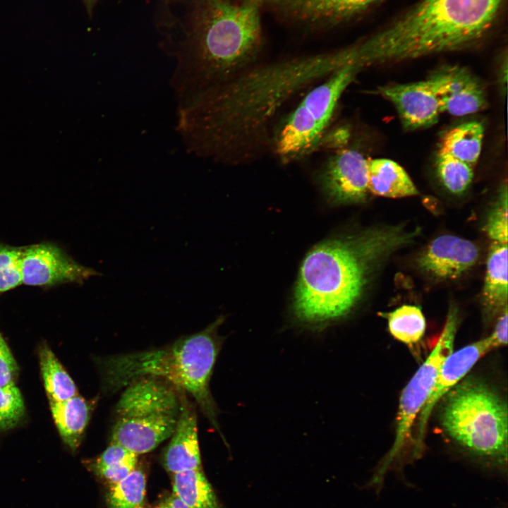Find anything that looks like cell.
<instances>
[{"mask_svg":"<svg viewBox=\"0 0 508 508\" xmlns=\"http://www.w3.org/2000/svg\"><path fill=\"white\" fill-rule=\"evenodd\" d=\"M473 167L447 155L437 154V176L443 186L452 194H462L469 188L473 179Z\"/></svg>","mask_w":508,"mask_h":508,"instance_id":"cell-27","label":"cell"},{"mask_svg":"<svg viewBox=\"0 0 508 508\" xmlns=\"http://www.w3.org/2000/svg\"><path fill=\"white\" fill-rule=\"evenodd\" d=\"M478 256V248L473 242L445 234L433 240L417 262L418 267L431 277L456 279L474 266Z\"/></svg>","mask_w":508,"mask_h":508,"instance_id":"cell-16","label":"cell"},{"mask_svg":"<svg viewBox=\"0 0 508 508\" xmlns=\"http://www.w3.org/2000/svg\"><path fill=\"white\" fill-rule=\"evenodd\" d=\"M39 357L50 403L63 401L78 394L75 382L47 344L40 346Z\"/></svg>","mask_w":508,"mask_h":508,"instance_id":"cell-23","label":"cell"},{"mask_svg":"<svg viewBox=\"0 0 508 508\" xmlns=\"http://www.w3.org/2000/svg\"><path fill=\"white\" fill-rule=\"evenodd\" d=\"M345 65L341 49L252 66L177 107L176 131L186 150L222 164L259 157L271 121L291 97Z\"/></svg>","mask_w":508,"mask_h":508,"instance_id":"cell-1","label":"cell"},{"mask_svg":"<svg viewBox=\"0 0 508 508\" xmlns=\"http://www.w3.org/2000/svg\"><path fill=\"white\" fill-rule=\"evenodd\" d=\"M143 471L134 468L126 477L111 485L107 495L109 508H140L145 495Z\"/></svg>","mask_w":508,"mask_h":508,"instance_id":"cell-26","label":"cell"},{"mask_svg":"<svg viewBox=\"0 0 508 508\" xmlns=\"http://www.w3.org/2000/svg\"><path fill=\"white\" fill-rule=\"evenodd\" d=\"M507 308L497 318L492 334L488 336L492 350L507 344Z\"/></svg>","mask_w":508,"mask_h":508,"instance_id":"cell-32","label":"cell"},{"mask_svg":"<svg viewBox=\"0 0 508 508\" xmlns=\"http://www.w3.org/2000/svg\"><path fill=\"white\" fill-rule=\"evenodd\" d=\"M21 284V248L0 245V295Z\"/></svg>","mask_w":508,"mask_h":508,"instance_id":"cell-29","label":"cell"},{"mask_svg":"<svg viewBox=\"0 0 508 508\" xmlns=\"http://www.w3.org/2000/svg\"><path fill=\"white\" fill-rule=\"evenodd\" d=\"M420 233L418 227L384 226L316 246L301 267L294 303L296 319L321 328L349 314L384 262Z\"/></svg>","mask_w":508,"mask_h":508,"instance_id":"cell-3","label":"cell"},{"mask_svg":"<svg viewBox=\"0 0 508 508\" xmlns=\"http://www.w3.org/2000/svg\"><path fill=\"white\" fill-rule=\"evenodd\" d=\"M437 97L440 112L462 116L478 112L487 105L484 87L467 68L445 65L427 78Z\"/></svg>","mask_w":508,"mask_h":508,"instance_id":"cell-12","label":"cell"},{"mask_svg":"<svg viewBox=\"0 0 508 508\" xmlns=\"http://www.w3.org/2000/svg\"><path fill=\"white\" fill-rule=\"evenodd\" d=\"M141 508V507H140Z\"/></svg>","mask_w":508,"mask_h":508,"instance_id":"cell-36","label":"cell"},{"mask_svg":"<svg viewBox=\"0 0 508 508\" xmlns=\"http://www.w3.org/2000/svg\"><path fill=\"white\" fill-rule=\"evenodd\" d=\"M224 317L205 329L166 347L107 356L99 361L104 391L114 392L142 377L164 378L197 401L225 441L217 421L218 409L210 381L223 339L218 334Z\"/></svg>","mask_w":508,"mask_h":508,"instance_id":"cell-5","label":"cell"},{"mask_svg":"<svg viewBox=\"0 0 508 508\" xmlns=\"http://www.w3.org/2000/svg\"><path fill=\"white\" fill-rule=\"evenodd\" d=\"M21 271L23 284L33 286L82 283L99 274L47 243L21 248Z\"/></svg>","mask_w":508,"mask_h":508,"instance_id":"cell-11","label":"cell"},{"mask_svg":"<svg viewBox=\"0 0 508 508\" xmlns=\"http://www.w3.org/2000/svg\"><path fill=\"white\" fill-rule=\"evenodd\" d=\"M116 407L111 442L138 455L170 437L181 410V399L159 378L142 377L125 387Z\"/></svg>","mask_w":508,"mask_h":508,"instance_id":"cell-7","label":"cell"},{"mask_svg":"<svg viewBox=\"0 0 508 508\" xmlns=\"http://www.w3.org/2000/svg\"><path fill=\"white\" fill-rule=\"evenodd\" d=\"M380 0H263L283 20L309 30L330 28L361 14Z\"/></svg>","mask_w":508,"mask_h":508,"instance_id":"cell-10","label":"cell"},{"mask_svg":"<svg viewBox=\"0 0 508 508\" xmlns=\"http://www.w3.org/2000/svg\"><path fill=\"white\" fill-rule=\"evenodd\" d=\"M458 310L451 304L445 323L435 347L403 389L397 416L395 439L370 484L379 485L388 468L401 454L412 426L434 387L441 365L453 351L458 325Z\"/></svg>","mask_w":508,"mask_h":508,"instance_id":"cell-9","label":"cell"},{"mask_svg":"<svg viewBox=\"0 0 508 508\" xmlns=\"http://www.w3.org/2000/svg\"><path fill=\"white\" fill-rule=\"evenodd\" d=\"M368 159L357 150L344 149L324 163L320 179L327 195L339 203L361 202L368 186Z\"/></svg>","mask_w":508,"mask_h":508,"instance_id":"cell-13","label":"cell"},{"mask_svg":"<svg viewBox=\"0 0 508 508\" xmlns=\"http://www.w3.org/2000/svg\"><path fill=\"white\" fill-rule=\"evenodd\" d=\"M173 493L188 508H221L218 498L201 468L174 473Z\"/></svg>","mask_w":508,"mask_h":508,"instance_id":"cell-22","label":"cell"},{"mask_svg":"<svg viewBox=\"0 0 508 508\" xmlns=\"http://www.w3.org/2000/svg\"><path fill=\"white\" fill-rule=\"evenodd\" d=\"M181 402L179 416L163 456L165 468L173 474L201 468L196 414L185 399Z\"/></svg>","mask_w":508,"mask_h":508,"instance_id":"cell-17","label":"cell"},{"mask_svg":"<svg viewBox=\"0 0 508 508\" xmlns=\"http://www.w3.org/2000/svg\"><path fill=\"white\" fill-rule=\"evenodd\" d=\"M482 298L488 317L507 308V243L492 242L486 265Z\"/></svg>","mask_w":508,"mask_h":508,"instance_id":"cell-18","label":"cell"},{"mask_svg":"<svg viewBox=\"0 0 508 508\" xmlns=\"http://www.w3.org/2000/svg\"><path fill=\"white\" fill-rule=\"evenodd\" d=\"M440 401V425L457 445L490 465L507 466V403L490 385L464 378Z\"/></svg>","mask_w":508,"mask_h":508,"instance_id":"cell-6","label":"cell"},{"mask_svg":"<svg viewBox=\"0 0 508 508\" xmlns=\"http://www.w3.org/2000/svg\"><path fill=\"white\" fill-rule=\"evenodd\" d=\"M89 16H92L95 6L99 0H82Z\"/></svg>","mask_w":508,"mask_h":508,"instance_id":"cell-34","label":"cell"},{"mask_svg":"<svg viewBox=\"0 0 508 508\" xmlns=\"http://www.w3.org/2000/svg\"><path fill=\"white\" fill-rule=\"evenodd\" d=\"M376 92L394 104L407 130L427 128L438 121V101L428 79L380 86Z\"/></svg>","mask_w":508,"mask_h":508,"instance_id":"cell-15","label":"cell"},{"mask_svg":"<svg viewBox=\"0 0 508 508\" xmlns=\"http://www.w3.org/2000/svg\"><path fill=\"white\" fill-rule=\"evenodd\" d=\"M484 132L483 124L478 121L456 126L442 136L438 152L473 167L481 153Z\"/></svg>","mask_w":508,"mask_h":508,"instance_id":"cell-21","label":"cell"},{"mask_svg":"<svg viewBox=\"0 0 508 508\" xmlns=\"http://www.w3.org/2000/svg\"><path fill=\"white\" fill-rule=\"evenodd\" d=\"M248 1L255 3V4H258L259 5H260L263 2V0H248Z\"/></svg>","mask_w":508,"mask_h":508,"instance_id":"cell-35","label":"cell"},{"mask_svg":"<svg viewBox=\"0 0 508 508\" xmlns=\"http://www.w3.org/2000/svg\"><path fill=\"white\" fill-rule=\"evenodd\" d=\"M492 350L488 337L455 352L452 351L445 358L439 370L432 392L418 414L413 449L414 456H418L423 449L427 424L435 406L452 387L464 379L482 356Z\"/></svg>","mask_w":508,"mask_h":508,"instance_id":"cell-14","label":"cell"},{"mask_svg":"<svg viewBox=\"0 0 508 508\" xmlns=\"http://www.w3.org/2000/svg\"><path fill=\"white\" fill-rule=\"evenodd\" d=\"M156 508H188L174 493L164 499Z\"/></svg>","mask_w":508,"mask_h":508,"instance_id":"cell-33","label":"cell"},{"mask_svg":"<svg viewBox=\"0 0 508 508\" xmlns=\"http://www.w3.org/2000/svg\"><path fill=\"white\" fill-rule=\"evenodd\" d=\"M507 185L502 184L497 199L488 214L484 230L493 242L507 243Z\"/></svg>","mask_w":508,"mask_h":508,"instance_id":"cell-30","label":"cell"},{"mask_svg":"<svg viewBox=\"0 0 508 508\" xmlns=\"http://www.w3.org/2000/svg\"><path fill=\"white\" fill-rule=\"evenodd\" d=\"M17 372L16 362L0 333V387L14 385Z\"/></svg>","mask_w":508,"mask_h":508,"instance_id":"cell-31","label":"cell"},{"mask_svg":"<svg viewBox=\"0 0 508 508\" xmlns=\"http://www.w3.org/2000/svg\"><path fill=\"white\" fill-rule=\"evenodd\" d=\"M24 413L23 399L15 384L0 387V434L16 427Z\"/></svg>","mask_w":508,"mask_h":508,"instance_id":"cell-28","label":"cell"},{"mask_svg":"<svg viewBox=\"0 0 508 508\" xmlns=\"http://www.w3.org/2000/svg\"><path fill=\"white\" fill-rule=\"evenodd\" d=\"M137 461V454L119 444L111 442L97 459L89 463V468L97 476L113 485L135 468Z\"/></svg>","mask_w":508,"mask_h":508,"instance_id":"cell-24","label":"cell"},{"mask_svg":"<svg viewBox=\"0 0 508 508\" xmlns=\"http://www.w3.org/2000/svg\"><path fill=\"white\" fill-rule=\"evenodd\" d=\"M368 190L385 198H405L418 195V190L405 169L386 158L368 159Z\"/></svg>","mask_w":508,"mask_h":508,"instance_id":"cell-19","label":"cell"},{"mask_svg":"<svg viewBox=\"0 0 508 508\" xmlns=\"http://www.w3.org/2000/svg\"><path fill=\"white\" fill-rule=\"evenodd\" d=\"M359 71L353 65L344 66L306 95L272 142L283 162L301 157L318 143L341 95Z\"/></svg>","mask_w":508,"mask_h":508,"instance_id":"cell-8","label":"cell"},{"mask_svg":"<svg viewBox=\"0 0 508 508\" xmlns=\"http://www.w3.org/2000/svg\"><path fill=\"white\" fill-rule=\"evenodd\" d=\"M53 419L66 445L75 452L90 421L94 404L76 395L63 401L50 403Z\"/></svg>","mask_w":508,"mask_h":508,"instance_id":"cell-20","label":"cell"},{"mask_svg":"<svg viewBox=\"0 0 508 508\" xmlns=\"http://www.w3.org/2000/svg\"><path fill=\"white\" fill-rule=\"evenodd\" d=\"M387 318L389 332L397 340L412 345L422 339L426 322L419 307L404 305L387 313Z\"/></svg>","mask_w":508,"mask_h":508,"instance_id":"cell-25","label":"cell"},{"mask_svg":"<svg viewBox=\"0 0 508 508\" xmlns=\"http://www.w3.org/2000/svg\"><path fill=\"white\" fill-rule=\"evenodd\" d=\"M503 0H422L383 30L353 44L364 68L463 49L490 28Z\"/></svg>","mask_w":508,"mask_h":508,"instance_id":"cell-4","label":"cell"},{"mask_svg":"<svg viewBox=\"0 0 508 508\" xmlns=\"http://www.w3.org/2000/svg\"><path fill=\"white\" fill-rule=\"evenodd\" d=\"M260 6L248 0H159L162 49L175 62L177 105L254 65L262 38Z\"/></svg>","mask_w":508,"mask_h":508,"instance_id":"cell-2","label":"cell"}]
</instances>
